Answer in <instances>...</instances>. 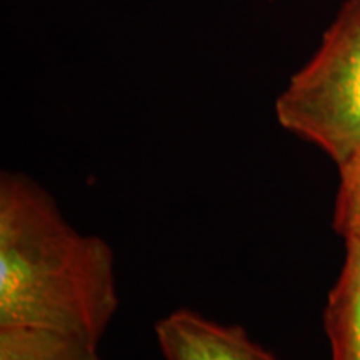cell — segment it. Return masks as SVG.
<instances>
[{
	"label": "cell",
	"mask_w": 360,
	"mask_h": 360,
	"mask_svg": "<svg viewBox=\"0 0 360 360\" xmlns=\"http://www.w3.org/2000/svg\"><path fill=\"white\" fill-rule=\"evenodd\" d=\"M119 309L115 257L67 222L29 175H0V327L67 332L101 342Z\"/></svg>",
	"instance_id": "obj_1"
},
{
	"label": "cell",
	"mask_w": 360,
	"mask_h": 360,
	"mask_svg": "<svg viewBox=\"0 0 360 360\" xmlns=\"http://www.w3.org/2000/svg\"><path fill=\"white\" fill-rule=\"evenodd\" d=\"M276 119L335 165L360 143V0H345L321 45L278 94Z\"/></svg>",
	"instance_id": "obj_2"
},
{
	"label": "cell",
	"mask_w": 360,
	"mask_h": 360,
	"mask_svg": "<svg viewBox=\"0 0 360 360\" xmlns=\"http://www.w3.org/2000/svg\"><path fill=\"white\" fill-rule=\"evenodd\" d=\"M164 360H278L240 326L219 323L191 309H177L155 323Z\"/></svg>",
	"instance_id": "obj_3"
},
{
	"label": "cell",
	"mask_w": 360,
	"mask_h": 360,
	"mask_svg": "<svg viewBox=\"0 0 360 360\" xmlns=\"http://www.w3.org/2000/svg\"><path fill=\"white\" fill-rule=\"evenodd\" d=\"M344 242V265L328 292L323 328L332 360H360V240Z\"/></svg>",
	"instance_id": "obj_4"
},
{
	"label": "cell",
	"mask_w": 360,
	"mask_h": 360,
	"mask_svg": "<svg viewBox=\"0 0 360 360\" xmlns=\"http://www.w3.org/2000/svg\"><path fill=\"white\" fill-rule=\"evenodd\" d=\"M0 360H101L98 342L40 327H0Z\"/></svg>",
	"instance_id": "obj_5"
},
{
	"label": "cell",
	"mask_w": 360,
	"mask_h": 360,
	"mask_svg": "<svg viewBox=\"0 0 360 360\" xmlns=\"http://www.w3.org/2000/svg\"><path fill=\"white\" fill-rule=\"evenodd\" d=\"M332 227L344 240H360V143L339 165Z\"/></svg>",
	"instance_id": "obj_6"
}]
</instances>
